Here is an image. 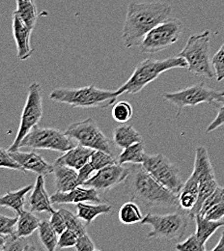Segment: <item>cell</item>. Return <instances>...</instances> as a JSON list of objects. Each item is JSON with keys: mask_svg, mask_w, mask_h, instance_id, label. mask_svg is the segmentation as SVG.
I'll use <instances>...</instances> for the list:
<instances>
[{"mask_svg": "<svg viewBox=\"0 0 224 251\" xmlns=\"http://www.w3.org/2000/svg\"><path fill=\"white\" fill-rule=\"evenodd\" d=\"M19 221V216H15L13 218L5 217L3 215L0 216V234L4 235H14L17 232L16 225Z\"/></svg>", "mask_w": 224, "mask_h": 251, "instance_id": "74e56055", "label": "cell"}, {"mask_svg": "<svg viewBox=\"0 0 224 251\" xmlns=\"http://www.w3.org/2000/svg\"><path fill=\"white\" fill-rule=\"evenodd\" d=\"M43 116V98L41 86L37 82H33L29 85L28 94L24 106L21 123L17 135L7 149L9 152H15L20 149V144L26 134L32 129L34 126H38Z\"/></svg>", "mask_w": 224, "mask_h": 251, "instance_id": "30bf717a", "label": "cell"}, {"mask_svg": "<svg viewBox=\"0 0 224 251\" xmlns=\"http://www.w3.org/2000/svg\"><path fill=\"white\" fill-rule=\"evenodd\" d=\"M50 221L52 225V227L55 229V231L58 233V235L62 234L65 230L67 229V225H66V221L64 218L62 216V214L58 211H55L53 214L50 215Z\"/></svg>", "mask_w": 224, "mask_h": 251, "instance_id": "60d3db41", "label": "cell"}, {"mask_svg": "<svg viewBox=\"0 0 224 251\" xmlns=\"http://www.w3.org/2000/svg\"><path fill=\"white\" fill-rule=\"evenodd\" d=\"M212 63L216 72L217 81H223L224 79V43L220 50L215 53Z\"/></svg>", "mask_w": 224, "mask_h": 251, "instance_id": "8d00e7d4", "label": "cell"}, {"mask_svg": "<svg viewBox=\"0 0 224 251\" xmlns=\"http://www.w3.org/2000/svg\"><path fill=\"white\" fill-rule=\"evenodd\" d=\"M192 220L189 212L181 211L167 214H147L141 224L150 225L152 230L147 234V239H164L168 241H180L190 226Z\"/></svg>", "mask_w": 224, "mask_h": 251, "instance_id": "8992f818", "label": "cell"}, {"mask_svg": "<svg viewBox=\"0 0 224 251\" xmlns=\"http://www.w3.org/2000/svg\"><path fill=\"white\" fill-rule=\"evenodd\" d=\"M163 99L177 107L178 117L183 108L187 106H195L201 103H224V92L199 83L176 92H167L163 95Z\"/></svg>", "mask_w": 224, "mask_h": 251, "instance_id": "9c48e42d", "label": "cell"}, {"mask_svg": "<svg viewBox=\"0 0 224 251\" xmlns=\"http://www.w3.org/2000/svg\"><path fill=\"white\" fill-rule=\"evenodd\" d=\"M112 212V207L106 203L82 202L76 204V215L87 225L101 215H108Z\"/></svg>", "mask_w": 224, "mask_h": 251, "instance_id": "603a6c76", "label": "cell"}, {"mask_svg": "<svg viewBox=\"0 0 224 251\" xmlns=\"http://www.w3.org/2000/svg\"><path fill=\"white\" fill-rule=\"evenodd\" d=\"M130 174V167L125 164L114 163L107 165L95 172V174L83 186L96 188L99 191L106 192L109 189L127 181Z\"/></svg>", "mask_w": 224, "mask_h": 251, "instance_id": "4fadbf2b", "label": "cell"}, {"mask_svg": "<svg viewBox=\"0 0 224 251\" xmlns=\"http://www.w3.org/2000/svg\"><path fill=\"white\" fill-rule=\"evenodd\" d=\"M118 217L120 222L126 225H131L141 222V220L144 218L138 205L131 201L127 202L121 206L118 213Z\"/></svg>", "mask_w": 224, "mask_h": 251, "instance_id": "4dcf8cb0", "label": "cell"}, {"mask_svg": "<svg viewBox=\"0 0 224 251\" xmlns=\"http://www.w3.org/2000/svg\"><path fill=\"white\" fill-rule=\"evenodd\" d=\"M145 170L163 187L179 195L184 187V182L177 165L162 154L147 155L142 163Z\"/></svg>", "mask_w": 224, "mask_h": 251, "instance_id": "7c38bea8", "label": "cell"}, {"mask_svg": "<svg viewBox=\"0 0 224 251\" xmlns=\"http://www.w3.org/2000/svg\"><path fill=\"white\" fill-rule=\"evenodd\" d=\"M0 167L1 168H8L17 170L20 172H23L24 174H26V170L13 157L11 153L8 150H5L4 148H1L0 150Z\"/></svg>", "mask_w": 224, "mask_h": 251, "instance_id": "e575fe53", "label": "cell"}, {"mask_svg": "<svg viewBox=\"0 0 224 251\" xmlns=\"http://www.w3.org/2000/svg\"><path fill=\"white\" fill-rule=\"evenodd\" d=\"M199 179L193 172L179 194V205L185 212H191L198 200Z\"/></svg>", "mask_w": 224, "mask_h": 251, "instance_id": "44dd1931", "label": "cell"}, {"mask_svg": "<svg viewBox=\"0 0 224 251\" xmlns=\"http://www.w3.org/2000/svg\"><path fill=\"white\" fill-rule=\"evenodd\" d=\"M24 23L31 29H34L38 20V10L34 0H17V9L14 12Z\"/></svg>", "mask_w": 224, "mask_h": 251, "instance_id": "f1b7e54d", "label": "cell"}, {"mask_svg": "<svg viewBox=\"0 0 224 251\" xmlns=\"http://www.w3.org/2000/svg\"><path fill=\"white\" fill-rule=\"evenodd\" d=\"M196 231L195 234L202 245H206L207 241L219 230L224 226V220H212L201 216L196 215L194 217Z\"/></svg>", "mask_w": 224, "mask_h": 251, "instance_id": "cb8c5ba5", "label": "cell"}, {"mask_svg": "<svg viewBox=\"0 0 224 251\" xmlns=\"http://www.w3.org/2000/svg\"><path fill=\"white\" fill-rule=\"evenodd\" d=\"M214 251H224V230L223 231V234H222V237H221V240L219 241L218 245L213 249Z\"/></svg>", "mask_w": 224, "mask_h": 251, "instance_id": "ee69618b", "label": "cell"}, {"mask_svg": "<svg viewBox=\"0 0 224 251\" xmlns=\"http://www.w3.org/2000/svg\"><path fill=\"white\" fill-rule=\"evenodd\" d=\"M223 125H224V103L223 104V106L219 109V112H218L216 118L206 128V132H212Z\"/></svg>", "mask_w": 224, "mask_h": 251, "instance_id": "7bdbcfd3", "label": "cell"}, {"mask_svg": "<svg viewBox=\"0 0 224 251\" xmlns=\"http://www.w3.org/2000/svg\"><path fill=\"white\" fill-rule=\"evenodd\" d=\"M53 176L57 191H70L78 186V171L70 166L53 162Z\"/></svg>", "mask_w": 224, "mask_h": 251, "instance_id": "ffe728a7", "label": "cell"}, {"mask_svg": "<svg viewBox=\"0 0 224 251\" xmlns=\"http://www.w3.org/2000/svg\"><path fill=\"white\" fill-rule=\"evenodd\" d=\"M32 31V29L29 28L19 16L13 14V35L17 46L18 58L21 61L27 60L33 53L30 44Z\"/></svg>", "mask_w": 224, "mask_h": 251, "instance_id": "9a60e30c", "label": "cell"}, {"mask_svg": "<svg viewBox=\"0 0 224 251\" xmlns=\"http://www.w3.org/2000/svg\"><path fill=\"white\" fill-rule=\"evenodd\" d=\"M77 171H78V179H77L78 186H83L85 184V182H87L96 172L95 169L90 164V162L86 163L84 166H82Z\"/></svg>", "mask_w": 224, "mask_h": 251, "instance_id": "b9f144b4", "label": "cell"}, {"mask_svg": "<svg viewBox=\"0 0 224 251\" xmlns=\"http://www.w3.org/2000/svg\"><path fill=\"white\" fill-rule=\"evenodd\" d=\"M77 235L70 230L66 229L62 234L59 235V240H58V248L59 250L62 249H71V248H75L76 242H77Z\"/></svg>", "mask_w": 224, "mask_h": 251, "instance_id": "f35d334b", "label": "cell"}, {"mask_svg": "<svg viewBox=\"0 0 224 251\" xmlns=\"http://www.w3.org/2000/svg\"><path fill=\"white\" fill-rule=\"evenodd\" d=\"M40 224H41V220L33 214L32 211L28 212L25 210L19 216L16 235L18 237L28 238L36 230H38Z\"/></svg>", "mask_w": 224, "mask_h": 251, "instance_id": "f546056e", "label": "cell"}, {"mask_svg": "<svg viewBox=\"0 0 224 251\" xmlns=\"http://www.w3.org/2000/svg\"><path fill=\"white\" fill-rule=\"evenodd\" d=\"M89 162L92 165V167L95 169V171H98L107 165L117 163V159L114 157V156H112L104 151L95 150Z\"/></svg>", "mask_w": 224, "mask_h": 251, "instance_id": "836d02e7", "label": "cell"}, {"mask_svg": "<svg viewBox=\"0 0 224 251\" xmlns=\"http://www.w3.org/2000/svg\"><path fill=\"white\" fill-rule=\"evenodd\" d=\"M132 113H133V109L131 104L125 100H121L114 103L111 110L113 119L116 122L122 123V124H125L130 120V118L132 117Z\"/></svg>", "mask_w": 224, "mask_h": 251, "instance_id": "d6a6232c", "label": "cell"}, {"mask_svg": "<svg viewBox=\"0 0 224 251\" xmlns=\"http://www.w3.org/2000/svg\"><path fill=\"white\" fill-rule=\"evenodd\" d=\"M198 215H201L209 220H224V187H218L207 198Z\"/></svg>", "mask_w": 224, "mask_h": 251, "instance_id": "d6986e66", "label": "cell"}, {"mask_svg": "<svg viewBox=\"0 0 224 251\" xmlns=\"http://www.w3.org/2000/svg\"><path fill=\"white\" fill-rule=\"evenodd\" d=\"M128 192L133 200H137L149 208H180L179 195L163 187L152 177L142 164L130 166L128 179Z\"/></svg>", "mask_w": 224, "mask_h": 251, "instance_id": "7a4b0ae2", "label": "cell"}, {"mask_svg": "<svg viewBox=\"0 0 224 251\" xmlns=\"http://www.w3.org/2000/svg\"><path fill=\"white\" fill-rule=\"evenodd\" d=\"M141 141L142 137L140 133L132 126H119L113 131V142L121 149H125L134 143Z\"/></svg>", "mask_w": 224, "mask_h": 251, "instance_id": "484cf974", "label": "cell"}, {"mask_svg": "<svg viewBox=\"0 0 224 251\" xmlns=\"http://www.w3.org/2000/svg\"><path fill=\"white\" fill-rule=\"evenodd\" d=\"M147 154L145 153V146L144 143L141 141L123 149L121 154L118 156L117 162L119 164H142Z\"/></svg>", "mask_w": 224, "mask_h": 251, "instance_id": "83f0119b", "label": "cell"}, {"mask_svg": "<svg viewBox=\"0 0 224 251\" xmlns=\"http://www.w3.org/2000/svg\"><path fill=\"white\" fill-rule=\"evenodd\" d=\"M94 152V149L77 144L74 148L65 152L61 157H57L54 162L79 170L82 166L90 161Z\"/></svg>", "mask_w": 224, "mask_h": 251, "instance_id": "ac0fdd59", "label": "cell"}, {"mask_svg": "<svg viewBox=\"0 0 224 251\" xmlns=\"http://www.w3.org/2000/svg\"><path fill=\"white\" fill-rule=\"evenodd\" d=\"M75 146V140L68 136L65 131L36 126L23 139L20 149L28 147L33 150H50L65 153Z\"/></svg>", "mask_w": 224, "mask_h": 251, "instance_id": "ba28073f", "label": "cell"}, {"mask_svg": "<svg viewBox=\"0 0 224 251\" xmlns=\"http://www.w3.org/2000/svg\"><path fill=\"white\" fill-rule=\"evenodd\" d=\"M120 97L117 91L98 88L94 85L79 88H56L50 94V100L72 107L107 108Z\"/></svg>", "mask_w": 224, "mask_h": 251, "instance_id": "277c9868", "label": "cell"}, {"mask_svg": "<svg viewBox=\"0 0 224 251\" xmlns=\"http://www.w3.org/2000/svg\"><path fill=\"white\" fill-rule=\"evenodd\" d=\"M176 68H188V63L180 55L168 57L163 60L148 58L136 65L128 80L116 91L119 96L137 94L149 83L156 80L161 74Z\"/></svg>", "mask_w": 224, "mask_h": 251, "instance_id": "3957f363", "label": "cell"}, {"mask_svg": "<svg viewBox=\"0 0 224 251\" xmlns=\"http://www.w3.org/2000/svg\"><path fill=\"white\" fill-rule=\"evenodd\" d=\"M38 236L45 250L54 251L58 248L59 235L52 227L50 220L41 221V224L38 228Z\"/></svg>", "mask_w": 224, "mask_h": 251, "instance_id": "4316f807", "label": "cell"}, {"mask_svg": "<svg viewBox=\"0 0 224 251\" xmlns=\"http://www.w3.org/2000/svg\"><path fill=\"white\" fill-rule=\"evenodd\" d=\"M171 11V6L162 1L129 3L122 35L125 48L139 47L149 32L169 19Z\"/></svg>", "mask_w": 224, "mask_h": 251, "instance_id": "6da1fadb", "label": "cell"}, {"mask_svg": "<svg viewBox=\"0 0 224 251\" xmlns=\"http://www.w3.org/2000/svg\"><path fill=\"white\" fill-rule=\"evenodd\" d=\"M65 132L79 145L104 151L114 156L111 140L101 131L92 118L71 124L66 128Z\"/></svg>", "mask_w": 224, "mask_h": 251, "instance_id": "8fae6325", "label": "cell"}, {"mask_svg": "<svg viewBox=\"0 0 224 251\" xmlns=\"http://www.w3.org/2000/svg\"><path fill=\"white\" fill-rule=\"evenodd\" d=\"M185 27L181 20L169 18L154 27L143 39L140 47L142 53H157L168 49L179 41Z\"/></svg>", "mask_w": 224, "mask_h": 251, "instance_id": "52a82bcc", "label": "cell"}, {"mask_svg": "<svg viewBox=\"0 0 224 251\" xmlns=\"http://www.w3.org/2000/svg\"><path fill=\"white\" fill-rule=\"evenodd\" d=\"M29 207L33 213H49L51 215L55 212L50 196H49L46 189L45 176L43 175H38L36 179L29 199Z\"/></svg>", "mask_w": 224, "mask_h": 251, "instance_id": "e0dca14e", "label": "cell"}, {"mask_svg": "<svg viewBox=\"0 0 224 251\" xmlns=\"http://www.w3.org/2000/svg\"><path fill=\"white\" fill-rule=\"evenodd\" d=\"M33 187L28 185L18 190L9 191L0 198V206L13 210L17 216H20L25 211V196L28 194Z\"/></svg>", "mask_w": 224, "mask_h": 251, "instance_id": "7402d4cb", "label": "cell"}, {"mask_svg": "<svg viewBox=\"0 0 224 251\" xmlns=\"http://www.w3.org/2000/svg\"><path fill=\"white\" fill-rule=\"evenodd\" d=\"M37 250L38 248L29 240V237H18L16 234H0V251H32Z\"/></svg>", "mask_w": 224, "mask_h": 251, "instance_id": "d4e9b609", "label": "cell"}, {"mask_svg": "<svg viewBox=\"0 0 224 251\" xmlns=\"http://www.w3.org/2000/svg\"><path fill=\"white\" fill-rule=\"evenodd\" d=\"M210 42L209 30L192 35L179 55L188 63L190 73L213 79L216 72L210 57Z\"/></svg>", "mask_w": 224, "mask_h": 251, "instance_id": "5b68a950", "label": "cell"}, {"mask_svg": "<svg viewBox=\"0 0 224 251\" xmlns=\"http://www.w3.org/2000/svg\"></svg>", "mask_w": 224, "mask_h": 251, "instance_id": "f6af8a7d", "label": "cell"}, {"mask_svg": "<svg viewBox=\"0 0 224 251\" xmlns=\"http://www.w3.org/2000/svg\"><path fill=\"white\" fill-rule=\"evenodd\" d=\"M52 204H77L82 202L101 203V199L96 188L77 186L70 191H56L50 195Z\"/></svg>", "mask_w": 224, "mask_h": 251, "instance_id": "5bb4252c", "label": "cell"}, {"mask_svg": "<svg viewBox=\"0 0 224 251\" xmlns=\"http://www.w3.org/2000/svg\"><path fill=\"white\" fill-rule=\"evenodd\" d=\"M75 250L77 251H95L98 249L93 242V240L90 238L88 233H84L82 235H79L77 237V242L75 245Z\"/></svg>", "mask_w": 224, "mask_h": 251, "instance_id": "ab89813d", "label": "cell"}, {"mask_svg": "<svg viewBox=\"0 0 224 251\" xmlns=\"http://www.w3.org/2000/svg\"><path fill=\"white\" fill-rule=\"evenodd\" d=\"M175 250L179 251H205L206 247L201 244L199 239L197 238L196 234H192L186 241L178 243L175 247Z\"/></svg>", "mask_w": 224, "mask_h": 251, "instance_id": "d590c367", "label": "cell"}, {"mask_svg": "<svg viewBox=\"0 0 224 251\" xmlns=\"http://www.w3.org/2000/svg\"><path fill=\"white\" fill-rule=\"evenodd\" d=\"M59 212L62 214V216L64 218L67 229L74 231L77 236L82 235L87 232L86 225H85L86 223L81 220L77 215H75L66 209H59Z\"/></svg>", "mask_w": 224, "mask_h": 251, "instance_id": "1f68e13d", "label": "cell"}, {"mask_svg": "<svg viewBox=\"0 0 224 251\" xmlns=\"http://www.w3.org/2000/svg\"><path fill=\"white\" fill-rule=\"evenodd\" d=\"M10 153L26 171L43 176L53 173V164H50L44 157L35 152H20L18 150Z\"/></svg>", "mask_w": 224, "mask_h": 251, "instance_id": "2e32d148", "label": "cell"}]
</instances>
